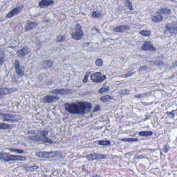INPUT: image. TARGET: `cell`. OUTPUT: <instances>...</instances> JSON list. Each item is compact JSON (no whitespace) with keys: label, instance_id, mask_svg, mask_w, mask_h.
<instances>
[{"label":"cell","instance_id":"6da1fadb","mask_svg":"<svg viewBox=\"0 0 177 177\" xmlns=\"http://www.w3.org/2000/svg\"><path fill=\"white\" fill-rule=\"evenodd\" d=\"M64 108L67 111L71 114H85L91 111V103L86 101H79L74 103H66Z\"/></svg>","mask_w":177,"mask_h":177},{"label":"cell","instance_id":"7a4b0ae2","mask_svg":"<svg viewBox=\"0 0 177 177\" xmlns=\"http://www.w3.org/2000/svg\"><path fill=\"white\" fill-rule=\"evenodd\" d=\"M35 155L38 157L43 158V159H58L64 158L61 153L58 151H53V152H39L36 153Z\"/></svg>","mask_w":177,"mask_h":177},{"label":"cell","instance_id":"3957f363","mask_svg":"<svg viewBox=\"0 0 177 177\" xmlns=\"http://www.w3.org/2000/svg\"><path fill=\"white\" fill-rule=\"evenodd\" d=\"M48 132L45 130H42L39 132V134L35 135V136H31L29 137V139L34 141H43L46 143H53V141L46 137L48 135Z\"/></svg>","mask_w":177,"mask_h":177},{"label":"cell","instance_id":"277c9868","mask_svg":"<svg viewBox=\"0 0 177 177\" xmlns=\"http://www.w3.org/2000/svg\"><path fill=\"white\" fill-rule=\"evenodd\" d=\"M0 159L6 162L12 161H23L26 160V158L24 157L14 155L10 154L9 153L2 152L0 153Z\"/></svg>","mask_w":177,"mask_h":177},{"label":"cell","instance_id":"5b68a950","mask_svg":"<svg viewBox=\"0 0 177 177\" xmlns=\"http://www.w3.org/2000/svg\"><path fill=\"white\" fill-rule=\"evenodd\" d=\"M1 117L3 121H12V122H17L20 120L21 117L20 116L11 114L4 113H1Z\"/></svg>","mask_w":177,"mask_h":177},{"label":"cell","instance_id":"8992f818","mask_svg":"<svg viewBox=\"0 0 177 177\" xmlns=\"http://www.w3.org/2000/svg\"><path fill=\"white\" fill-rule=\"evenodd\" d=\"M84 35V32L82 30V27L80 24L78 23L75 25L74 31L71 34V37L73 39L78 41L82 38Z\"/></svg>","mask_w":177,"mask_h":177},{"label":"cell","instance_id":"52a82bcc","mask_svg":"<svg viewBox=\"0 0 177 177\" xmlns=\"http://www.w3.org/2000/svg\"><path fill=\"white\" fill-rule=\"evenodd\" d=\"M165 33H169L170 34H177V22H172L167 23L165 27Z\"/></svg>","mask_w":177,"mask_h":177},{"label":"cell","instance_id":"ba28073f","mask_svg":"<svg viewBox=\"0 0 177 177\" xmlns=\"http://www.w3.org/2000/svg\"><path fill=\"white\" fill-rule=\"evenodd\" d=\"M107 158V156L105 155L99 154L97 153L91 154L86 156V159L88 161H94V160H98V159H102Z\"/></svg>","mask_w":177,"mask_h":177},{"label":"cell","instance_id":"9c48e42d","mask_svg":"<svg viewBox=\"0 0 177 177\" xmlns=\"http://www.w3.org/2000/svg\"><path fill=\"white\" fill-rule=\"evenodd\" d=\"M71 93L72 90L69 89H56L50 91V93L57 95H66Z\"/></svg>","mask_w":177,"mask_h":177},{"label":"cell","instance_id":"30bf717a","mask_svg":"<svg viewBox=\"0 0 177 177\" xmlns=\"http://www.w3.org/2000/svg\"><path fill=\"white\" fill-rule=\"evenodd\" d=\"M23 8V6H19V7H17L14 9H13L10 12H8V14L6 15V18H11L12 17L18 14L19 12H20L21 10H22Z\"/></svg>","mask_w":177,"mask_h":177},{"label":"cell","instance_id":"8fae6325","mask_svg":"<svg viewBox=\"0 0 177 177\" xmlns=\"http://www.w3.org/2000/svg\"><path fill=\"white\" fill-rule=\"evenodd\" d=\"M17 90H18L17 88H6V87H1V89H0V94H1V96H2L3 95H7V94H10L15 93Z\"/></svg>","mask_w":177,"mask_h":177},{"label":"cell","instance_id":"7c38bea8","mask_svg":"<svg viewBox=\"0 0 177 177\" xmlns=\"http://www.w3.org/2000/svg\"><path fill=\"white\" fill-rule=\"evenodd\" d=\"M141 50H149V51H154L156 50V48L150 42L146 41L144 44L142 45L141 47Z\"/></svg>","mask_w":177,"mask_h":177},{"label":"cell","instance_id":"4fadbf2b","mask_svg":"<svg viewBox=\"0 0 177 177\" xmlns=\"http://www.w3.org/2000/svg\"><path fill=\"white\" fill-rule=\"evenodd\" d=\"M58 99H59V97L58 96H56L54 95H48L43 98L42 100L44 103H50L53 101H55Z\"/></svg>","mask_w":177,"mask_h":177},{"label":"cell","instance_id":"5bb4252c","mask_svg":"<svg viewBox=\"0 0 177 177\" xmlns=\"http://www.w3.org/2000/svg\"><path fill=\"white\" fill-rule=\"evenodd\" d=\"M37 23L34 21H28L25 26V31H28L29 30H31L32 29L35 28V27L37 26Z\"/></svg>","mask_w":177,"mask_h":177},{"label":"cell","instance_id":"9a60e30c","mask_svg":"<svg viewBox=\"0 0 177 177\" xmlns=\"http://www.w3.org/2000/svg\"><path fill=\"white\" fill-rule=\"evenodd\" d=\"M30 52L29 48L28 47H24L21 50H19L17 52V55L18 57H23L26 56Z\"/></svg>","mask_w":177,"mask_h":177},{"label":"cell","instance_id":"2e32d148","mask_svg":"<svg viewBox=\"0 0 177 177\" xmlns=\"http://www.w3.org/2000/svg\"><path fill=\"white\" fill-rule=\"evenodd\" d=\"M54 3V2L52 0H42L39 3V7L44 8L51 5Z\"/></svg>","mask_w":177,"mask_h":177},{"label":"cell","instance_id":"e0dca14e","mask_svg":"<svg viewBox=\"0 0 177 177\" xmlns=\"http://www.w3.org/2000/svg\"><path fill=\"white\" fill-rule=\"evenodd\" d=\"M15 69L17 74L19 76H23L24 75V71L20 68V63L18 60L15 61Z\"/></svg>","mask_w":177,"mask_h":177},{"label":"cell","instance_id":"ac0fdd59","mask_svg":"<svg viewBox=\"0 0 177 177\" xmlns=\"http://www.w3.org/2000/svg\"><path fill=\"white\" fill-rule=\"evenodd\" d=\"M129 29L130 27L128 26L123 25V26H118V27L114 28L113 30L114 32H123L126 31V30H127Z\"/></svg>","mask_w":177,"mask_h":177},{"label":"cell","instance_id":"d6986e66","mask_svg":"<svg viewBox=\"0 0 177 177\" xmlns=\"http://www.w3.org/2000/svg\"><path fill=\"white\" fill-rule=\"evenodd\" d=\"M159 15H170L171 13V10L167 8H161L157 12Z\"/></svg>","mask_w":177,"mask_h":177},{"label":"cell","instance_id":"ffe728a7","mask_svg":"<svg viewBox=\"0 0 177 177\" xmlns=\"http://www.w3.org/2000/svg\"><path fill=\"white\" fill-rule=\"evenodd\" d=\"M53 62L51 60H45L42 63V67L43 69H48L52 67Z\"/></svg>","mask_w":177,"mask_h":177},{"label":"cell","instance_id":"44dd1931","mask_svg":"<svg viewBox=\"0 0 177 177\" xmlns=\"http://www.w3.org/2000/svg\"><path fill=\"white\" fill-rule=\"evenodd\" d=\"M14 125L7 124L5 123H2L0 124L1 129H12L13 127H14Z\"/></svg>","mask_w":177,"mask_h":177},{"label":"cell","instance_id":"7402d4cb","mask_svg":"<svg viewBox=\"0 0 177 177\" xmlns=\"http://www.w3.org/2000/svg\"><path fill=\"white\" fill-rule=\"evenodd\" d=\"M163 16L161 15H159L157 16H155L153 17L152 18V20L154 23H158L163 20Z\"/></svg>","mask_w":177,"mask_h":177},{"label":"cell","instance_id":"603a6c76","mask_svg":"<svg viewBox=\"0 0 177 177\" xmlns=\"http://www.w3.org/2000/svg\"><path fill=\"white\" fill-rule=\"evenodd\" d=\"M101 74H102V73L100 72H98L95 73H93V74L91 75V80H93V81H94V80H96V79L98 78L99 77L101 76Z\"/></svg>","mask_w":177,"mask_h":177},{"label":"cell","instance_id":"cb8c5ba5","mask_svg":"<svg viewBox=\"0 0 177 177\" xmlns=\"http://www.w3.org/2000/svg\"><path fill=\"white\" fill-rule=\"evenodd\" d=\"M113 99L112 97H111L109 95H105L100 98V100L103 102H107L108 101H110V100Z\"/></svg>","mask_w":177,"mask_h":177},{"label":"cell","instance_id":"d4e9b609","mask_svg":"<svg viewBox=\"0 0 177 177\" xmlns=\"http://www.w3.org/2000/svg\"><path fill=\"white\" fill-rule=\"evenodd\" d=\"M139 136H143V137H148V136H152L153 135L152 132L149 131H143L139 133Z\"/></svg>","mask_w":177,"mask_h":177},{"label":"cell","instance_id":"484cf974","mask_svg":"<svg viewBox=\"0 0 177 177\" xmlns=\"http://www.w3.org/2000/svg\"><path fill=\"white\" fill-rule=\"evenodd\" d=\"M98 144L100 145V146H107L111 145V142L109 140H101V141H99L98 142Z\"/></svg>","mask_w":177,"mask_h":177},{"label":"cell","instance_id":"4316f807","mask_svg":"<svg viewBox=\"0 0 177 177\" xmlns=\"http://www.w3.org/2000/svg\"><path fill=\"white\" fill-rule=\"evenodd\" d=\"M91 16L94 18H98L102 16V14L100 12H98L97 11H93L91 13Z\"/></svg>","mask_w":177,"mask_h":177},{"label":"cell","instance_id":"83f0119b","mask_svg":"<svg viewBox=\"0 0 177 177\" xmlns=\"http://www.w3.org/2000/svg\"><path fill=\"white\" fill-rule=\"evenodd\" d=\"M139 33L141 35H143L144 37H149L151 34V31H150V30H142V31L139 32Z\"/></svg>","mask_w":177,"mask_h":177},{"label":"cell","instance_id":"f1b7e54d","mask_svg":"<svg viewBox=\"0 0 177 177\" xmlns=\"http://www.w3.org/2000/svg\"><path fill=\"white\" fill-rule=\"evenodd\" d=\"M122 141L124 142H135V141H138V139L137 138H124V139H121Z\"/></svg>","mask_w":177,"mask_h":177},{"label":"cell","instance_id":"f546056e","mask_svg":"<svg viewBox=\"0 0 177 177\" xmlns=\"http://www.w3.org/2000/svg\"><path fill=\"white\" fill-rule=\"evenodd\" d=\"M125 5L126 6H127L128 8L130 10H133V7L132 5V2L129 0H125Z\"/></svg>","mask_w":177,"mask_h":177},{"label":"cell","instance_id":"4dcf8cb0","mask_svg":"<svg viewBox=\"0 0 177 177\" xmlns=\"http://www.w3.org/2000/svg\"><path fill=\"white\" fill-rule=\"evenodd\" d=\"M65 37L64 35H58L56 39V41L58 43H62L65 41Z\"/></svg>","mask_w":177,"mask_h":177},{"label":"cell","instance_id":"1f68e13d","mask_svg":"<svg viewBox=\"0 0 177 177\" xmlns=\"http://www.w3.org/2000/svg\"><path fill=\"white\" fill-rule=\"evenodd\" d=\"M107 78V76L105 75H101V76H100L98 78L96 79V80H94V82L95 83H100L101 82H102L103 80H105Z\"/></svg>","mask_w":177,"mask_h":177},{"label":"cell","instance_id":"d6a6232c","mask_svg":"<svg viewBox=\"0 0 177 177\" xmlns=\"http://www.w3.org/2000/svg\"><path fill=\"white\" fill-rule=\"evenodd\" d=\"M7 149L11 152L17 153H19V154H22V153H24V151L23 150H20V149H15V148H7Z\"/></svg>","mask_w":177,"mask_h":177},{"label":"cell","instance_id":"836d02e7","mask_svg":"<svg viewBox=\"0 0 177 177\" xmlns=\"http://www.w3.org/2000/svg\"><path fill=\"white\" fill-rule=\"evenodd\" d=\"M109 87H103L101 88L98 91V93L100 94H103L104 93H106L109 91Z\"/></svg>","mask_w":177,"mask_h":177},{"label":"cell","instance_id":"e575fe53","mask_svg":"<svg viewBox=\"0 0 177 177\" xmlns=\"http://www.w3.org/2000/svg\"><path fill=\"white\" fill-rule=\"evenodd\" d=\"M38 168L39 167L37 166L34 165V166H30L29 167L26 168V169H28V170H30V171H35L37 169H38Z\"/></svg>","mask_w":177,"mask_h":177},{"label":"cell","instance_id":"d590c367","mask_svg":"<svg viewBox=\"0 0 177 177\" xmlns=\"http://www.w3.org/2000/svg\"><path fill=\"white\" fill-rule=\"evenodd\" d=\"M95 64L97 66H99V67H101V66L103 65V61L100 58H98L97 59L96 61H95Z\"/></svg>","mask_w":177,"mask_h":177},{"label":"cell","instance_id":"8d00e7d4","mask_svg":"<svg viewBox=\"0 0 177 177\" xmlns=\"http://www.w3.org/2000/svg\"><path fill=\"white\" fill-rule=\"evenodd\" d=\"M90 73H91V72H88V73H87L86 74H85V75L84 76V78L83 80V83H86L88 82V76L89 75H90Z\"/></svg>","mask_w":177,"mask_h":177},{"label":"cell","instance_id":"74e56055","mask_svg":"<svg viewBox=\"0 0 177 177\" xmlns=\"http://www.w3.org/2000/svg\"><path fill=\"white\" fill-rule=\"evenodd\" d=\"M119 94L120 95H127L129 94V91L127 89H124V90H121L119 92Z\"/></svg>","mask_w":177,"mask_h":177},{"label":"cell","instance_id":"f35d334b","mask_svg":"<svg viewBox=\"0 0 177 177\" xmlns=\"http://www.w3.org/2000/svg\"><path fill=\"white\" fill-rule=\"evenodd\" d=\"M101 110V107H100V106L99 105H97L95 107V108H94V109L93 110V111L94 112H97L98 111H100Z\"/></svg>","mask_w":177,"mask_h":177},{"label":"cell","instance_id":"ab89813d","mask_svg":"<svg viewBox=\"0 0 177 177\" xmlns=\"http://www.w3.org/2000/svg\"><path fill=\"white\" fill-rule=\"evenodd\" d=\"M174 66H177V61L176 62L175 64H174Z\"/></svg>","mask_w":177,"mask_h":177},{"label":"cell","instance_id":"60d3db41","mask_svg":"<svg viewBox=\"0 0 177 177\" xmlns=\"http://www.w3.org/2000/svg\"><path fill=\"white\" fill-rule=\"evenodd\" d=\"M170 1H174V0H170Z\"/></svg>","mask_w":177,"mask_h":177}]
</instances>
